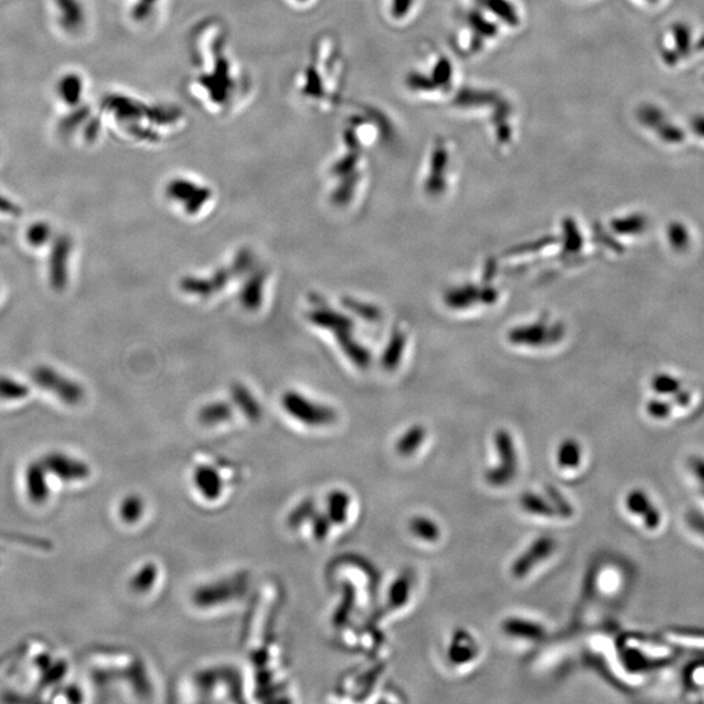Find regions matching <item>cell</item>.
Listing matches in <instances>:
<instances>
[{
  "label": "cell",
  "instance_id": "11",
  "mask_svg": "<svg viewBox=\"0 0 704 704\" xmlns=\"http://www.w3.org/2000/svg\"><path fill=\"white\" fill-rule=\"evenodd\" d=\"M519 505L522 510L533 518L555 519L561 518L558 509L555 508L554 500L549 496L548 491L546 494H536V492H526L521 494Z\"/></svg>",
  "mask_w": 704,
  "mask_h": 704
},
{
  "label": "cell",
  "instance_id": "14",
  "mask_svg": "<svg viewBox=\"0 0 704 704\" xmlns=\"http://www.w3.org/2000/svg\"><path fill=\"white\" fill-rule=\"evenodd\" d=\"M583 449L577 440L566 439L555 450V466L561 471H577L582 467Z\"/></svg>",
  "mask_w": 704,
  "mask_h": 704
},
{
  "label": "cell",
  "instance_id": "23",
  "mask_svg": "<svg viewBox=\"0 0 704 704\" xmlns=\"http://www.w3.org/2000/svg\"><path fill=\"white\" fill-rule=\"evenodd\" d=\"M283 4L295 13H310L316 8L320 7L323 0H282Z\"/></svg>",
  "mask_w": 704,
  "mask_h": 704
},
{
  "label": "cell",
  "instance_id": "24",
  "mask_svg": "<svg viewBox=\"0 0 704 704\" xmlns=\"http://www.w3.org/2000/svg\"><path fill=\"white\" fill-rule=\"evenodd\" d=\"M20 208L15 205L5 197L0 196V213L7 214V216L19 217L20 216Z\"/></svg>",
  "mask_w": 704,
  "mask_h": 704
},
{
  "label": "cell",
  "instance_id": "4",
  "mask_svg": "<svg viewBox=\"0 0 704 704\" xmlns=\"http://www.w3.org/2000/svg\"><path fill=\"white\" fill-rule=\"evenodd\" d=\"M494 450H496V464L486 470L484 478L489 486L502 488L514 481L519 471V456L516 442L508 431L497 432L494 436Z\"/></svg>",
  "mask_w": 704,
  "mask_h": 704
},
{
  "label": "cell",
  "instance_id": "16",
  "mask_svg": "<svg viewBox=\"0 0 704 704\" xmlns=\"http://www.w3.org/2000/svg\"><path fill=\"white\" fill-rule=\"evenodd\" d=\"M425 429L422 427V425H417V427L409 428V431L404 432L402 437L398 440L397 442V453L400 454L401 456H404V458H409V456L415 455L417 452H419L420 448L423 447L425 444Z\"/></svg>",
  "mask_w": 704,
  "mask_h": 704
},
{
  "label": "cell",
  "instance_id": "9",
  "mask_svg": "<svg viewBox=\"0 0 704 704\" xmlns=\"http://www.w3.org/2000/svg\"><path fill=\"white\" fill-rule=\"evenodd\" d=\"M42 463L46 470L65 481L82 480L89 475V470L85 463L65 454L52 453L43 459Z\"/></svg>",
  "mask_w": 704,
  "mask_h": 704
},
{
  "label": "cell",
  "instance_id": "15",
  "mask_svg": "<svg viewBox=\"0 0 704 704\" xmlns=\"http://www.w3.org/2000/svg\"><path fill=\"white\" fill-rule=\"evenodd\" d=\"M46 467L43 463H33L27 470V489L34 502H43L49 496Z\"/></svg>",
  "mask_w": 704,
  "mask_h": 704
},
{
  "label": "cell",
  "instance_id": "19",
  "mask_svg": "<svg viewBox=\"0 0 704 704\" xmlns=\"http://www.w3.org/2000/svg\"><path fill=\"white\" fill-rule=\"evenodd\" d=\"M144 510L145 508L142 500L140 499L139 496L131 494V496L126 497V499H123V501L120 502V519L126 524H137V522L142 519Z\"/></svg>",
  "mask_w": 704,
  "mask_h": 704
},
{
  "label": "cell",
  "instance_id": "13",
  "mask_svg": "<svg viewBox=\"0 0 704 704\" xmlns=\"http://www.w3.org/2000/svg\"><path fill=\"white\" fill-rule=\"evenodd\" d=\"M409 532L420 543L429 544V546L439 543L442 536L439 522L425 514H417L409 519Z\"/></svg>",
  "mask_w": 704,
  "mask_h": 704
},
{
  "label": "cell",
  "instance_id": "8",
  "mask_svg": "<svg viewBox=\"0 0 704 704\" xmlns=\"http://www.w3.org/2000/svg\"><path fill=\"white\" fill-rule=\"evenodd\" d=\"M480 646L471 632L458 629L453 632L447 646V659L454 667H464L478 659Z\"/></svg>",
  "mask_w": 704,
  "mask_h": 704
},
{
  "label": "cell",
  "instance_id": "12",
  "mask_svg": "<svg viewBox=\"0 0 704 704\" xmlns=\"http://www.w3.org/2000/svg\"><path fill=\"white\" fill-rule=\"evenodd\" d=\"M502 630L508 637L528 642L541 640L546 634V629L541 624L522 617H510L503 621Z\"/></svg>",
  "mask_w": 704,
  "mask_h": 704
},
{
  "label": "cell",
  "instance_id": "7",
  "mask_svg": "<svg viewBox=\"0 0 704 704\" xmlns=\"http://www.w3.org/2000/svg\"><path fill=\"white\" fill-rule=\"evenodd\" d=\"M73 249V239L67 233H60L52 241L50 256H49V280L52 290L57 293H62L67 287Z\"/></svg>",
  "mask_w": 704,
  "mask_h": 704
},
{
  "label": "cell",
  "instance_id": "6",
  "mask_svg": "<svg viewBox=\"0 0 704 704\" xmlns=\"http://www.w3.org/2000/svg\"><path fill=\"white\" fill-rule=\"evenodd\" d=\"M555 551L557 541L554 536H538L528 544L524 552L517 555L510 566L511 576L516 579L527 578L539 566L546 563Z\"/></svg>",
  "mask_w": 704,
  "mask_h": 704
},
{
  "label": "cell",
  "instance_id": "5",
  "mask_svg": "<svg viewBox=\"0 0 704 704\" xmlns=\"http://www.w3.org/2000/svg\"><path fill=\"white\" fill-rule=\"evenodd\" d=\"M30 378L38 387L51 393L63 403L77 406L84 401V387L76 379L62 375L50 365H37L33 368Z\"/></svg>",
  "mask_w": 704,
  "mask_h": 704
},
{
  "label": "cell",
  "instance_id": "17",
  "mask_svg": "<svg viewBox=\"0 0 704 704\" xmlns=\"http://www.w3.org/2000/svg\"><path fill=\"white\" fill-rule=\"evenodd\" d=\"M351 510V497L345 492L335 491L329 497V517L334 524H346Z\"/></svg>",
  "mask_w": 704,
  "mask_h": 704
},
{
  "label": "cell",
  "instance_id": "2",
  "mask_svg": "<svg viewBox=\"0 0 704 704\" xmlns=\"http://www.w3.org/2000/svg\"><path fill=\"white\" fill-rule=\"evenodd\" d=\"M346 63L342 41L334 30L316 33L291 82L294 98L310 114H334L345 96Z\"/></svg>",
  "mask_w": 704,
  "mask_h": 704
},
{
  "label": "cell",
  "instance_id": "10",
  "mask_svg": "<svg viewBox=\"0 0 704 704\" xmlns=\"http://www.w3.org/2000/svg\"><path fill=\"white\" fill-rule=\"evenodd\" d=\"M194 486L197 494L208 501H216L221 497L224 491V481L216 469L210 466H199L195 469Z\"/></svg>",
  "mask_w": 704,
  "mask_h": 704
},
{
  "label": "cell",
  "instance_id": "1",
  "mask_svg": "<svg viewBox=\"0 0 704 704\" xmlns=\"http://www.w3.org/2000/svg\"><path fill=\"white\" fill-rule=\"evenodd\" d=\"M184 90L189 102L213 120H231L249 109L257 93L255 76L233 46L221 15L200 16L187 30Z\"/></svg>",
  "mask_w": 704,
  "mask_h": 704
},
{
  "label": "cell",
  "instance_id": "21",
  "mask_svg": "<svg viewBox=\"0 0 704 704\" xmlns=\"http://www.w3.org/2000/svg\"><path fill=\"white\" fill-rule=\"evenodd\" d=\"M52 238V228L48 222H34L27 230V241L34 249L45 246Z\"/></svg>",
  "mask_w": 704,
  "mask_h": 704
},
{
  "label": "cell",
  "instance_id": "22",
  "mask_svg": "<svg viewBox=\"0 0 704 704\" xmlns=\"http://www.w3.org/2000/svg\"><path fill=\"white\" fill-rule=\"evenodd\" d=\"M156 582V568L151 565L144 566L142 570L137 573V576L132 579V587L134 591L139 593H145L149 590L151 585Z\"/></svg>",
  "mask_w": 704,
  "mask_h": 704
},
{
  "label": "cell",
  "instance_id": "18",
  "mask_svg": "<svg viewBox=\"0 0 704 704\" xmlns=\"http://www.w3.org/2000/svg\"><path fill=\"white\" fill-rule=\"evenodd\" d=\"M30 390L27 385L18 379L0 376V400L18 401L24 400L29 395Z\"/></svg>",
  "mask_w": 704,
  "mask_h": 704
},
{
  "label": "cell",
  "instance_id": "20",
  "mask_svg": "<svg viewBox=\"0 0 704 704\" xmlns=\"http://www.w3.org/2000/svg\"><path fill=\"white\" fill-rule=\"evenodd\" d=\"M412 585L409 577H400L390 587L389 601L394 608H401L409 603L411 598Z\"/></svg>",
  "mask_w": 704,
  "mask_h": 704
},
{
  "label": "cell",
  "instance_id": "3",
  "mask_svg": "<svg viewBox=\"0 0 704 704\" xmlns=\"http://www.w3.org/2000/svg\"><path fill=\"white\" fill-rule=\"evenodd\" d=\"M111 111L123 134L134 142L151 147L175 142L189 128L188 112L181 104L169 100L114 96Z\"/></svg>",
  "mask_w": 704,
  "mask_h": 704
}]
</instances>
